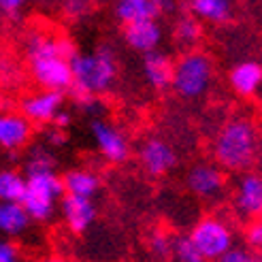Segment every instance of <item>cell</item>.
Instances as JSON below:
<instances>
[{
	"mask_svg": "<svg viewBox=\"0 0 262 262\" xmlns=\"http://www.w3.org/2000/svg\"><path fill=\"white\" fill-rule=\"evenodd\" d=\"M173 241L175 237L168 234L164 228H154L147 234V254L154 262H171V254H173Z\"/></svg>",
	"mask_w": 262,
	"mask_h": 262,
	"instance_id": "603a6c76",
	"label": "cell"
},
{
	"mask_svg": "<svg viewBox=\"0 0 262 262\" xmlns=\"http://www.w3.org/2000/svg\"><path fill=\"white\" fill-rule=\"evenodd\" d=\"M232 211L241 222L250 224L262 215V173L247 171L237 177L230 194Z\"/></svg>",
	"mask_w": 262,
	"mask_h": 262,
	"instance_id": "8992f818",
	"label": "cell"
},
{
	"mask_svg": "<svg viewBox=\"0 0 262 262\" xmlns=\"http://www.w3.org/2000/svg\"><path fill=\"white\" fill-rule=\"evenodd\" d=\"M0 262H24L21 250L15 245V241H11V239L0 241Z\"/></svg>",
	"mask_w": 262,
	"mask_h": 262,
	"instance_id": "f546056e",
	"label": "cell"
},
{
	"mask_svg": "<svg viewBox=\"0 0 262 262\" xmlns=\"http://www.w3.org/2000/svg\"><path fill=\"white\" fill-rule=\"evenodd\" d=\"M245 245L256 254H262V215L245 226Z\"/></svg>",
	"mask_w": 262,
	"mask_h": 262,
	"instance_id": "484cf974",
	"label": "cell"
},
{
	"mask_svg": "<svg viewBox=\"0 0 262 262\" xmlns=\"http://www.w3.org/2000/svg\"><path fill=\"white\" fill-rule=\"evenodd\" d=\"M190 239L192 243L199 247V252L209 260L217 262L222 256H226L232 247H237L234 243V230L230 226V222L224 220L222 215H205L190 228Z\"/></svg>",
	"mask_w": 262,
	"mask_h": 262,
	"instance_id": "5b68a950",
	"label": "cell"
},
{
	"mask_svg": "<svg viewBox=\"0 0 262 262\" xmlns=\"http://www.w3.org/2000/svg\"><path fill=\"white\" fill-rule=\"evenodd\" d=\"M124 41L135 51H141L143 56L151 54V51H158L162 43V26L156 19L124 26Z\"/></svg>",
	"mask_w": 262,
	"mask_h": 262,
	"instance_id": "5bb4252c",
	"label": "cell"
},
{
	"mask_svg": "<svg viewBox=\"0 0 262 262\" xmlns=\"http://www.w3.org/2000/svg\"><path fill=\"white\" fill-rule=\"evenodd\" d=\"M228 83L239 96H254L262 88V64L256 60H243L228 73Z\"/></svg>",
	"mask_w": 262,
	"mask_h": 262,
	"instance_id": "9a60e30c",
	"label": "cell"
},
{
	"mask_svg": "<svg viewBox=\"0 0 262 262\" xmlns=\"http://www.w3.org/2000/svg\"><path fill=\"white\" fill-rule=\"evenodd\" d=\"M32 139V122L19 111L0 115V145L7 154H17Z\"/></svg>",
	"mask_w": 262,
	"mask_h": 262,
	"instance_id": "4fadbf2b",
	"label": "cell"
},
{
	"mask_svg": "<svg viewBox=\"0 0 262 262\" xmlns=\"http://www.w3.org/2000/svg\"><path fill=\"white\" fill-rule=\"evenodd\" d=\"M175 62L164 51H151L143 56V77L154 90H166L173 83Z\"/></svg>",
	"mask_w": 262,
	"mask_h": 262,
	"instance_id": "2e32d148",
	"label": "cell"
},
{
	"mask_svg": "<svg viewBox=\"0 0 262 262\" xmlns=\"http://www.w3.org/2000/svg\"><path fill=\"white\" fill-rule=\"evenodd\" d=\"M211 154L217 166L230 173H247L260 156V133L252 117H230L217 128L211 141Z\"/></svg>",
	"mask_w": 262,
	"mask_h": 262,
	"instance_id": "6da1fadb",
	"label": "cell"
},
{
	"mask_svg": "<svg viewBox=\"0 0 262 262\" xmlns=\"http://www.w3.org/2000/svg\"><path fill=\"white\" fill-rule=\"evenodd\" d=\"M183 9L209 24H226L232 17V0H186Z\"/></svg>",
	"mask_w": 262,
	"mask_h": 262,
	"instance_id": "e0dca14e",
	"label": "cell"
},
{
	"mask_svg": "<svg viewBox=\"0 0 262 262\" xmlns=\"http://www.w3.org/2000/svg\"><path fill=\"white\" fill-rule=\"evenodd\" d=\"M67 141H69V135H67V130H62V128H56V126H47L43 130V143L47 147H64L67 145Z\"/></svg>",
	"mask_w": 262,
	"mask_h": 262,
	"instance_id": "f1b7e54d",
	"label": "cell"
},
{
	"mask_svg": "<svg viewBox=\"0 0 262 262\" xmlns=\"http://www.w3.org/2000/svg\"><path fill=\"white\" fill-rule=\"evenodd\" d=\"M28 177V190L24 196V209L28 211L32 222H51L56 215V209H60V201L64 199V181L62 175L56 171L51 173H36L26 175Z\"/></svg>",
	"mask_w": 262,
	"mask_h": 262,
	"instance_id": "3957f363",
	"label": "cell"
},
{
	"mask_svg": "<svg viewBox=\"0 0 262 262\" xmlns=\"http://www.w3.org/2000/svg\"><path fill=\"white\" fill-rule=\"evenodd\" d=\"M28 190V177L17 168L0 171V201L3 203H21Z\"/></svg>",
	"mask_w": 262,
	"mask_h": 262,
	"instance_id": "44dd1931",
	"label": "cell"
},
{
	"mask_svg": "<svg viewBox=\"0 0 262 262\" xmlns=\"http://www.w3.org/2000/svg\"><path fill=\"white\" fill-rule=\"evenodd\" d=\"M173 36L175 41L183 47H194L203 38V21L199 17L183 13L173 24Z\"/></svg>",
	"mask_w": 262,
	"mask_h": 262,
	"instance_id": "7402d4cb",
	"label": "cell"
},
{
	"mask_svg": "<svg viewBox=\"0 0 262 262\" xmlns=\"http://www.w3.org/2000/svg\"><path fill=\"white\" fill-rule=\"evenodd\" d=\"M71 67L75 77L73 85L94 96L109 92L117 75V60L109 45H100L90 54H77Z\"/></svg>",
	"mask_w": 262,
	"mask_h": 262,
	"instance_id": "7a4b0ae2",
	"label": "cell"
},
{
	"mask_svg": "<svg viewBox=\"0 0 262 262\" xmlns=\"http://www.w3.org/2000/svg\"><path fill=\"white\" fill-rule=\"evenodd\" d=\"M92 5L90 0H64L62 3V13L69 19H81L90 13Z\"/></svg>",
	"mask_w": 262,
	"mask_h": 262,
	"instance_id": "83f0119b",
	"label": "cell"
},
{
	"mask_svg": "<svg viewBox=\"0 0 262 262\" xmlns=\"http://www.w3.org/2000/svg\"><path fill=\"white\" fill-rule=\"evenodd\" d=\"M28 0H0V11L5 13V15H15L19 13Z\"/></svg>",
	"mask_w": 262,
	"mask_h": 262,
	"instance_id": "4dcf8cb0",
	"label": "cell"
},
{
	"mask_svg": "<svg viewBox=\"0 0 262 262\" xmlns=\"http://www.w3.org/2000/svg\"><path fill=\"white\" fill-rule=\"evenodd\" d=\"M90 135L94 139V145L98 154L102 156L109 164H122L130 156V143L126 135L111 122L96 117L90 122Z\"/></svg>",
	"mask_w": 262,
	"mask_h": 262,
	"instance_id": "9c48e42d",
	"label": "cell"
},
{
	"mask_svg": "<svg viewBox=\"0 0 262 262\" xmlns=\"http://www.w3.org/2000/svg\"><path fill=\"white\" fill-rule=\"evenodd\" d=\"M160 13L158 0H117L115 3V17L124 26L156 19Z\"/></svg>",
	"mask_w": 262,
	"mask_h": 262,
	"instance_id": "ffe728a7",
	"label": "cell"
},
{
	"mask_svg": "<svg viewBox=\"0 0 262 262\" xmlns=\"http://www.w3.org/2000/svg\"><path fill=\"white\" fill-rule=\"evenodd\" d=\"M213 81V62L205 51L190 49L175 60L173 92L181 98H199Z\"/></svg>",
	"mask_w": 262,
	"mask_h": 262,
	"instance_id": "277c9868",
	"label": "cell"
},
{
	"mask_svg": "<svg viewBox=\"0 0 262 262\" xmlns=\"http://www.w3.org/2000/svg\"><path fill=\"white\" fill-rule=\"evenodd\" d=\"M51 126L67 130V128L71 126V113H69L67 109H60V111H58V115L54 117V122H51Z\"/></svg>",
	"mask_w": 262,
	"mask_h": 262,
	"instance_id": "1f68e13d",
	"label": "cell"
},
{
	"mask_svg": "<svg viewBox=\"0 0 262 262\" xmlns=\"http://www.w3.org/2000/svg\"><path fill=\"white\" fill-rule=\"evenodd\" d=\"M186 186L201 201H220L226 192V173L215 162H196L186 173Z\"/></svg>",
	"mask_w": 262,
	"mask_h": 262,
	"instance_id": "ba28073f",
	"label": "cell"
},
{
	"mask_svg": "<svg viewBox=\"0 0 262 262\" xmlns=\"http://www.w3.org/2000/svg\"><path fill=\"white\" fill-rule=\"evenodd\" d=\"M217 262H262V258L247 245H237L226 256H222Z\"/></svg>",
	"mask_w": 262,
	"mask_h": 262,
	"instance_id": "4316f807",
	"label": "cell"
},
{
	"mask_svg": "<svg viewBox=\"0 0 262 262\" xmlns=\"http://www.w3.org/2000/svg\"><path fill=\"white\" fill-rule=\"evenodd\" d=\"M32 217L21 203H0V232L5 239H17L28 232Z\"/></svg>",
	"mask_w": 262,
	"mask_h": 262,
	"instance_id": "d6986e66",
	"label": "cell"
},
{
	"mask_svg": "<svg viewBox=\"0 0 262 262\" xmlns=\"http://www.w3.org/2000/svg\"><path fill=\"white\" fill-rule=\"evenodd\" d=\"M171 262H209L190 239V234H175Z\"/></svg>",
	"mask_w": 262,
	"mask_h": 262,
	"instance_id": "d4e9b609",
	"label": "cell"
},
{
	"mask_svg": "<svg viewBox=\"0 0 262 262\" xmlns=\"http://www.w3.org/2000/svg\"><path fill=\"white\" fill-rule=\"evenodd\" d=\"M34 262H73V260L67 258V256H60V254H47V256L36 258Z\"/></svg>",
	"mask_w": 262,
	"mask_h": 262,
	"instance_id": "836d02e7",
	"label": "cell"
},
{
	"mask_svg": "<svg viewBox=\"0 0 262 262\" xmlns=\"http://www.w3.org/2000/svg\"><path fill=\"white\" fill-rule=\"evenodd\" d=\"M139 164L151 177H162L177 166V154L171 143L160 137H149L139 145Z\"/></svg>",
	"mask_w": 262,
	"mask_h": 262,
	"instance_id": "30bf717a",
	"label": "cell"
},
{
	"mask_svg": "<svg viewBox=\"0 0 262 262\" xmlns=\"http://www.w3.org/2000/svg\"><path fill=\"white\" fill-rule=\"evenodd\" d=\"M51 171H56V158L51 156L47 145H34V147H30L28 156L24 158V175L51 173Z\"/></svg>",
	"mask_w": 262,
	"mask_h": 262,
	"instance_id": "cb8c5ba5",
	"label": "cell"
},
{
	"mask_svg": "<svg viewBox=\"0 0 262 262\" xmlns=\"http://www.w3.org/2000/svg\"><path fill=\"white\" fill-rule=\"evenodd\" d=\"M64 192L71 196H81V199H92L100 192V177L90 171V168H69L62 175Z\"/></svg>",
	"mask_w": 262,
	"mask_h": 262,
	"instance_id": "ac0fdd59",
	"label": "cell"
},
{
	"mask_svg": "<svg viewBox=\"0 0 262 262\" xmlns=\"http://www.w3.org/2000/svg\"><path fill=\"white\" fill-rule=\"evenodd\" d=\"M64 94L62 92L41 90L36 94H28L19 100V113L26 115L32 124H51L58 111L62 109Z\"/></svg>",
	"mask_w": 262,
	"mask_h": 262,
	"instance_id": "8fae6325",
	"label": "cell"
},
{
	"mask_svg": "<svg viewBox=\"0 0 262 262\" xmlns=\"http://www.w3.org/2000/svg\"><path fill=\"white\" fill-rule=\"evenodd\" d=\"M30 75L36 85L47 92H69L75 83L71 60L62 56H47V58H34L28 60Z\"/></svg>",
	"mask_w": 262,
	"mask_h": 262,
	"instance_id": "52a82bcc",
	"label": "cell"
},
{
	"mask_svg": "<svg viewBox=\"0 0 262 262\" xmlns=\"http://www.w3.org/2000/svg\"><path fill=\"white\" fill-rule=\"evenodd\" d=\"M158 5H160V13H162V15H168V13H175L177 0H158Z\"/></svg>",
	"mask_w": 262,
	"mask_h": 262,
	"instance_id": "d6a6232c",
	"label": "cell"
},
{
	"mask_svg": "<svg viewBox=\"0 0 262 262\" xmlns=\"http://www.w3.org/2000/svg\"><path fill=\"white\" fill-rule=\"evenodd\" d=\"M60 217L73 234H83L96 220V205L92 199H81V196L64 194L60 201Z\"/></svg>",
	"mask_w": 262,
	"mask_h": 262,
	"instance_id": "7c38bea8",
	"label": "cell"
}]
</instances>
